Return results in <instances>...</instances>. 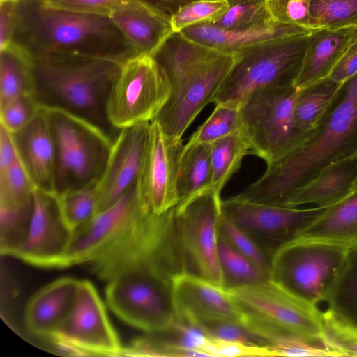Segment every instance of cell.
Returning a JSON list of instances; mask_svg holds the SVG:
<instances>
[{
	"label": "cell",
	"mask_w": 357,
	"mask_h": 357,
	"mask_svg": "<svg viewBox=\"0 0 357 357\" xmlns=\"http://www.w3.org/2000/svg\"><path fill=\"white\" fill-rule=\"evenodd\" d=\"M326 302L337 317L357 324V246L348 250Z\"/></svg>",
	"instance_id": "1f68e13d"
},
{
	"label": "cell",
	"mask_w": 357,
	"mask_h": 357,
	"mask_svg": "<svg viewBox=\"0 0 357 357\" xmlns=\"http://www.w3.org/2000/svg\"><path fill=\"white\" fill-rule=\"evenodd\" d=\"M97 183L57 195L63 218L72 231L96 214Z\"/></svg>",
	"instance_id": "74e56055"
},
{
	"label": "cell",
	"mask_w": 357,
	"mask_h": 357,
	"mask_svg": "<svg viewBox=\"0 0 357 357\" xmlns=\"http://www.w3.org/2000/svg\"><path fill=\"white\" fill-rule=\"evenodd\" d=\"M243 129L239 107L216 103L208 119L191 135L188 146L197 144H213L215 141Z\"/></svg>",
	"instance_id": "d590c367"
},
{
	"label": "cell",
	"mask_w": 357,
	"mask_h": 357,
	"mask_svg": "<svg viewBox=\"0 0 357 357\" xmlns=\"http://www.w3.org/2000/svg\"><path fill=\"white\" fill-rule=\"evenodd\" d=\"M151 56L169 88L153 120L166 135L181 139L202 110L213 102L236 54L219 52L173 32Z\"/></svg>",
	"instance_id": "7a4b0ae2"
},
{
	"label": "cell",
	"mask_w": 357,
	"mask_h": 357,
	"mask_svg": "<svg viewBox=\"0 0 357 357\" xmlns=\"http://www.w3.org/2000/svg\"><path fill=\"white\" fill-rule=\"evenodd\" d=\"M221 197L213 190L176 206L178 234L183 249L196 274L225 287L218 255V222Z\"/></svg>",
	"instance_id": "5bb4252c"
},
{
	"label": "cell",
	"mask_w": 357,
	"mask_h": 357,
	"mask_svg": "<svg viewBox=\"0 0 357 357\" xmlns=\"http://www.w3.org/2000/svg\"><path fill=\"white\" fill-rule=\"evenodd\" d=\"M79 282L72 277H63L36 291L24 310V324L28 331L47 340L70 312Z\"/></svg>",
	"instance_id": "7402d4cb"
},
{
	"label": "cell",
	"mask_w": 357,
	"mask_h": 357,
	"mask_svg": "<svg viewBox=\"0 0 357 357\" xmlns=\"http://www.w3.org/2000/svg\"><path fill=\"white\" fill-rule=\"evenodd\" d=\"M130 0H47L43 6L77 13L109 16Z\"/></svg>",
	"instance_id": "bcb514c9"
},
{
	"label": "cell",
	"mask_w": 357,
	"mask_h": 357,
	"mask_svg": "<svg viewBox=\"0 0 357 357\" xmlns=\"http://www.w3.org/2000/svg\"><path fill=\"white\" fill-rule=\"evenodd\" d=\"M32 1L38 3V4H43L47 0H31Z\"/></svg>",
	"instance_id": "816d5d0a"
},
{
	"label": "cell",
	"mask_w": 357,
	"mask_h": 357,
	"mask_svg": "<svg viewBox=\"0 0 357 357\" xmlns=\"http://www.w3.org/2000/svg\"><path fill=\"white\" fill-rule=\"evenodd\" d=\"M355 39V26L315 29L310 35L294 86L301 89L328 77Z\"/></svg>",
	"instance_id": "cb8c5ba5"
},
{
	"label": "cell",
	"mask_w": 357,
	"mask_h": 357,
	"mask_svg": "<svg viewBox=\"0 0 357 357\" xmlns=\"http://www.w3.org/2000/svg\"><path fill=\"white\" fill-rule=\"evenodd\" d=\"M150 122L119 130L104 173L97 183L96 213L117 202L137 183L149 137Z\"/></svg>",
	"instance_id": "ac0fdd59"
},
{
	"label": "cell",
	"mask_w": 357,
	"mask_h": 357,
	"mask_svg": "<svg viewBox=\"0 0 357 357\" xmlns=\"http://www.w3.org/2000/svg\"><path fill=\"white\" fill-rule=\"evenodd\" d=\"M19 3L18 0H0V50L13 42Z\"/></svg>",
	"instance_id": "7dc6e473"
},
{
	"label": "cell",
	"mask_w": 357,
	"mask_h": 357,
	"mask_svg": "<svg viewBox=\"0 0 357 357\" xmlns=\"http://www.w3.org/2000/svg\"><path fill=\"white\" fill-rule=\"evenodd\" d=\"M18 158L12 133L0 126V171L10 167Z\"/></svg>",
	"instance_id": "681fc988"
},
{
	"label": "cell",
	"mask_w": 357,
	"mask_h": 357,
	"mask_svg": "<svg viewBox=\"0 0 357 357\" xmlns=\"http://www.w3.org/2000/svg\"><path fill=\"white\" fill-rule=\"evenodd\" d=\"M20 2H26V1H30L31 0H18Z\"/></svg>",
	"instance_id": "f5cc1de1"
},
{
	"label": "cell",
	"mask_w": 357,
	"mask_h": 357,
	"mask_svg": "<svg viewBox=\"0 0 357 357\" xmlns=\"http://www.w3.org/2000/svg\"><path fill=\"white\" fill-rule=\"evenodd\" d=\"M226 289L241 312L303 337L324 339L323 312L318 307L270 278Z\"/></svg>",
	"instance_id": "7c38bea8"
},
{
	"label": "cell",
	"mask_w": 357,
	"mask_h": 357,
	"mask_svg": "<svg viewBox=\"0 0 357 357\" xmlns=\"http://www.w3.org/2000/svg\"><path fill=\"white\" fill-rule=\"evenodd\" d=\"M185 144L182 139L166 135L154 120L136 188L144 205L155 215L163 214L178 204L176 178Z\"/></svg>",
	"instance_id": "2e32d148"
},
{
	"label": "cell",
	"mask_w": 357,
	"mask_h": 357,
	"mask_svg": "<svg viewBox=\"0 0 357 357\" xmlns=\"http://www.w3.org/2000/svg\"><path fill=\"white\" fill-rule=\"evenodd\" d=\"M268 1V0H266V1Z\"/></svg>",
	"instance_id": "11a10c76"
},
{
	"label": "cell",
	"mask_w": 357,
	"mask_h": 357,
	"mask_svg": "<svg viewBox=\"0 0 357 357\" xmlns=\"http://www.w3.org/2000/svg\"><path fill=\"white\" fill-rule=\"evenodd\" d=\"M356 38H357V26H355Z\"/></svg>",
	"instance_id": "db71d44e"
},
{
	"label": "cell",
	"mask_w": 357,
	"mask_h": 357,
	"mask_svg": "<svg viewBox=\"0 0 357 357\" xmlns=\"http://www.w3.org/2000/svg\"><path fill=\"white\" fill-rule=\"evenodd\" d=\"M267 5L274 21L312 29L310 26V0H268Z\"/></svg>",
	"instance_id": "7bdbcfd3"
},
{
	"label": "cell",
	"mask_w": 357,
	"mask_h": 357,
	"mask_svg": "<svg viewBox=\"0 0 357 357\" xmlns=\"http://www.w3.org/2000/svg\"><path fill=\"white\" fill-rule=\"evenodd\" d=\"M176 275L158 266L137 268L107 282L109 309L127 324L146 333L167 330L177 319L172 282Z\"/></svg>",
	"instance_id": "52a82bcc"
},
{
	"label": "cell",
	"mask_w": 357,
	"mask_h": 357,
	"mask_svg": "<svg viewBox=\"0 0 357 357\" xmlns=\"http://www.w3.org/2000/svg\"><path fill=\"white\" fill-rule=\"evenodd\" d=\"M312 29H338L357 26V0H310Z\"/></svg>",
	"instance_id": "e575fe53"
},
{
	"label": "cell",
	"mask_w": 357,
	"mask_h": 357,
	"mask_svg": "<svg viewBox=\"0 0 357 357\" xmlns=\"http://www.w3.org/2000/svg\"><path fill=\"white\" fill-rule=\"evenodd\" d=\"M344 82H336L328 76L298 89L294 106V125L298 140L326 114L342 92Z\"/></svg>",
	"instance_id": "83f0119b"
},
{
	"label": "cell",
	"mask_w": 357,
	"mask_h": 357,
	"mask_svg": "<svg viewBox=\"0 0 357 357\" xmlns=\"http://www.w3.org/2000/svg\"><path fill=\"white\" fill-rule=\"evenodd\" d=\"M241 323L259 337L273 351L275 356H337L324 339L303 337L243 312Z\"/></svg>",
	"instance_id": "4316f807"
},
{
	"label": "cell",
	"mask_w": 357,
	"mask_h": 357,
	"mask_svg": "<svg viewBox=\"0 0 357 357\" xmlns=\"http://www.w3.org/2000/svg\"><path fill=\"white\" fill-rule=\"evenodd\" d=\"M357 152V73L320 122L282 155L266 164L264 173L238 195L284 206L299 188L322 169Z\"/></svg>",
	"instance_id": "6da1fadb"
},
{
	"label": "cell",
	"mask_w": 357,
	"mask_h": 357,
	"mask_svg": "<svg viewBox=\"0 0 357 357\" xmlns=\"http://www.w3.org/2000/svg\"><path fill=\"white\" fill-rule=\"evenodd\" d=\"M24 95H34L32 57L13 42L0 50V108Z\"/></svg>",
	"instance_id": "f1b7e54d"
},
{
	"label": "cell",
	"mask_w": 357,
	"mask_h": 357,
	"mask_svg": "<svg viewBox=\"0 0 357 357\" xmlns=\"http://www.w3.org/2000/svg\"><path fill=\"white\" fill-rule=\"evenodd\" d=\"M34 188L18 157L0 171V213H31Z\"/></svg>",
	"instance_id": "d6a6232c"
},
{
	"label": "cell",
	"mask_w": 357,
	"mask_h": 357,
	"mask_svg": "<svg viewBox=\"0 0 357 357\" xmlns=\"http://www.w3.org/2000/svg\"><path fill=\"white\" fill-rule=\"evenodd\" d=\"M357 182V152L329 165L297 189L285 206L328 207L349 195Z\"/></svg>",
	"instance_id": "d4e9b609"
},
{
	"label": "cell",
	"mask_w": 357,
	"mask_h": 357,
	"mask_svg": "<svg viewBox=\"0 0 357 357\" xmlns=\"http://www.w3.org/2000/svg\"><path fill=\"white\" fill-rule=\"evenodd\" d=\"M315 29L280 23H271L244 30H227L213 24H201L181 31L189 40L219 52L236 54L267 41L311 33Z\"/></svg>",
	"instance_id": "44dd1931"
},
{
	"label": "cell",
	"mask_w": 357,
	"mask_h": 357,
	"mask_svg": "<svg viewBox=\"0 0 357 357\" xmlns=\"http://www.w3.org/2000/svg\"><path fill=\"white\" fill-rule=\"evenodd\" d=\"M227 11L214 25L227 30L252 29L273 22L266 0H230Z\"/></svg>",
	"instance_id": "8d00e7d4"
},
{
	"label": "cell",
	"mask_w": 357,
	"mask_h": 357,
	"mask_svg": "<svg viewBox=\"0 0 357 357\" xmlns=\"http://www.w3.org/2000/svg\"><path fill=\"white\" fill-rule=\"evenodd\" d=\"M357 73V38L349 46L328 75L332 79L344 82Z\"/></svg>",
	"instance_id": "c3c4849f"
},
{
	"label": "cell",
	"mask_w": 357,
	"mask_h": 357,
	"mask_svg": "<svg viewBox=\"0 0 357 357\" xmlns=\"http://www.w3.org/2000/svg\"><path fill=\"white\" fill-rule=\"evenodd\" d=\"M164 17L170 19L181 7L203 0H138ZM230 1V0H228Z\"/></svg>",
	"instance_id": "f907efd6"
},
{
	"label": "cell",
	"mask_w": 357,
	"mask_h": 357,
	"mask_svg": "<svg viewBox=\"0 0 357 357\" xmlns=\"http://www.w3.org/2000/svg\"><path fill=\"white\" fill-rule=\"evenodd\" d=\"M45 107L55 149L56 195L98 183L105 169L114 139L81 117Z\"/></svg>",
	"instance_id": "5b68a950"
},
{
	"label": "cell",
	"mask_w": 357,
	"mask_h": 357,
	"mask_svg": "<svg viewBox=\"0 0 357 357\" xmlns=\"http://www.w3.org/2000/svg\"><path fill=\"white\" fill-rule=\"evenodd\" d=\"M207 356H275L268 347L225 340L207 335Z\"/></svg>",
	"instance_id": "f6af8a7d"
},
{
	"label": "cell",
	"mask_w": 357,
	"mask_h": 357,
	"mask_svg": "<svg viewBox=\"0 0 357 357\" xmlns=\"http://www.w3.org/2000/svg\"><path fill=\"white\" fill-rule=\"evenodd\" d=\"M196 327L206 335L213 337L267 347L259 337L248 330L240 321L218 320L204 323Z\"/></svg>",
	"instance_id": "ee69618b"
},
{
	"label": "cell",
	"mask_w": 357,
	"mask_h": 357,
	"mask_svg": "<svg viewBox=\"0 0 357 357\" xmlns=\"http://www.w3.org/2000/svg\"><path fill=\"white\" fill-rule=\"evenodd\" d=\"M169 95L166 79L152 56L139 55L122 63L107 103V116L116 130L151 122Z\"/></svg>",
	"instance_id": "30bf717a"
},
{
	"label": "cell",
	"mask_w": 357,
	"mask_h": 357,
	"mask_svg": "<svg viewBox=\"0 0 357 357\" xmlns=\"http://www.w3.org/2000/svg\"><path fill=\"white\" fill-rule=\"evenodd\" d=\"M147 211L135 184L114 204L73 231L63 268L87 266L100 259Z\"/></svg>",
	"instance_id": "9a60e30c"
},
{
	"label": "cell",
	"mask_w": 357,
	"mask_h": 357,
	"mask_svg": "<svg viewBox=\"0 0 357 357\" xmlns=\"http://www.w3.org/2000/svg\"><path fill=\"white\" fill-rule=\"evenodd\" d=\"M12 135L20 162L34 188L56 194L55 149L46 108L40 105L33 120Z\"/></svg>",
	"instance_id": "ffe728a7"
},
{
	"label": "cell",
	"mask_w": 357,
	"mask_h": 357,
	"mask_svg": "<svg viewBox=\"0 0 357 357\" xmlns=\"http://www.w3.org/2000/svg\"><path fill=\"white\" fill-rule=\"evenodd\" d=\"M324 339L337 356H357V324L344 321L331 311L323 312Z\"/></svg>",
	"instance_id": "60d3db41"
},
{
	"label": "cell",
	"mask_w": 357,
	"mask_h": 357,
	"mask_svg": "<svg viewBox=\"0 0 357 357\" xmlns=\"http://www.w3.org/2000/svg\"><path fill=\"white\" fill-rule=\"evenodd\" d=\"M228 0H203L179 8L170 17L174 32L201 24H214L227 11Z\"/></svg>",
	"instance_id": "f35d334b"
},
{
	"label": "cell",
	"mask_w": 357,
	"mask_h": 357,
	"mask_svg": "<svg viewBox=\"0 0 357 357\" xmlns=\"http://www.w3.org/2000/svg\"><path fill=\"white\" fill-rule=\"evenodd\" d=\"M173 299L177 318L198 326L218 320L240 321L241 310L225 287L190 271L173 278Z\"/></svg>",
	"instance_id": "d6986e66"
},
{
	"label": "cell",
	"mask_w": 357,
	"mask_h": 357,
	"mask_svg": "<svg viewBox=\"0 0 357 357\" xmlns=\"http://www.w3.org/2000/svg\"><path fill=\"white\" fill-rule=\"evenodd\" d=\"M296 238L347 250L357 246V182L347 196L329 206L303 229Z\"/></svg>",
	"instance_id": "484cf974"
},
{
	"label": "cell",
	"mask_w": 357,
	"mask_h": 357,
	"mask_svg": "<svg viewBox=\"0 0 357 357\" xmlns=\"http://www.w3.org/2000/svg\"><path fill=\"white\" fill-rule=\"evenodd\" d=\"M329 207V206H328ZM328 207H289L259 203L238 195L221 201L222 213L250 234L271 259Z\"/></svg>",
	"instance_id": "4fadbf2b"
},
{
	"label": "cell",
	"mask_w": 357,
	"mask_h": 357,
	"mask_svg": "<svg viewBox=\"0 0 357 357\" xmlns=\"http://www.w3.org/2000/svg\"><path fill=\"white\" fill-rule=\"evenodd\" d=\"M72 233L61 214L57 195L34 188L29 231L12 257L37 267L63 268Z\"/></svg>",
	"instance_id": "e0dca14e"
},
{
	"label": "cell",
	"mask_w": 357,
	"mask_h": 357,
	"mask_svg": "<svg viewBox=\"0 0 357 357\" xmlns=\"http://www.w3.org/2000/svg\"><path fill=\"white\" fill-rule=\"evenodd\" d=\"M218 230L219 234L236 250L269 276L271 257L250 234L234 224L222 213L219 218Z\"/></svg>",
	"instance_id": "ab89813d"
},
{
	"label": "cell",
	"mask_w": 357,
	"mask_h": 357,
	"mask_svg": "<svg viewBox=\"0 0 357 357\" xmlns=\"http://www.w3.org/2000/svg\"><path fill=\"white\" fill-rule=\"evenodd\" d=\"M109 17L136 56H151L174 32L169 19L138 0H130Z\"/></svg>",
	"instance_id": "603a6c76"
},
{
	"label": "cell",
	"mask_w": 357,
	"mask_h": 357,
	"mask_svg": "<svg viewBox=\"0 0 357 357\" xmlns=\"http://www.w3.org/2000/svg\"><path fill=\"white\" fill-rule=\"evenodd\" d=\"M211 144L185 145L176 178L178 205L211 190Z\"/></svg>",
	"instance_id": "f546056e"
},
{
	"label": "cell",
	"mask_w": 357,
	"mask_h": 357,
	"mask_svg": "<svg viewBox=\"0 0 357 357\" xmlns=\"http://www.w3.org/2000/svg\"><path fill=\"white\" fill-rule=\"evenodd\" d=\"M311 33L267 41L236 54L213 103L240 107L256 91L294 84Z\"/></svg>",
	"instance_id": "8992f818"
},
{
	"label": "cell",
	"mask_w": 357,
	"mask_h": 357,
	"mask_svg": "<svg viewBox=\"0 0 357 357\" xmlns=\"http://www.w3.org/2000/svg\"><path fill=\"white\" fill-rule=\"evenodd\" d=\"M13 42L31 55L54 52L120 63L136 56L109 16L52 8L32 1L19 3Z\"/></svg>",
	"instance_id": "3957f363"
},
{
	"label": "cell",
	"mask_w": 357,
	"mask_h": 357,
	"mask_svg": "<svg viewBox=\"0 0 357 357\" xmlns=\"http://www.w3.org/2000/svg\"><path fill=\"white\" fill-rule=\"evenodd\" d=\"M47 340L71 356H117L124 349L96 287L86 280H79L70 312Z\"/></svg>",
	"instance_id": "8fae6325"
},
{
	"label": "cell",
	"mask_w": 357,
	"mask_h": 357,
	"mask_svg": "<svg viewBox=\"0 0 357 357\" xmlns=\"http://www.w3.org/2000/svg\"><path fill=\"white\" fill-rule=\"evenodd\" d=\"M218 255L225 288L253 284L269 279L267 273L220 234Z\"/></svg>",
	"instance_id": "836d02e7"
},
{
	"label": "cell",
	"mask_w": 357,
	"mask_h": 357,
	"mask_svg": "<svg viewBox=\"0 0 357 357\" xmlns=\"http://www.w3.org/2000/svg\"><path fill=\"white\" fill-rule=\"evenodd\" d=\"M251 150L243 129L211 144L212 178L211 190L218 195L239 169L244 157Z\"/></svg>",
	"instance_id": "4dcf8cb0"
},
{
	"label": "cell",
	"mask_w": 357,
	"mask_h": 357,
	"mask_svg": "<svg viewBox=\"0 0 357 357\" xmlns=\"http://www.w3.org/2000/svg\"><path fill=\"white\" fill-rule=\"evenodd\" d=\"M349 250L296 238L271 259L269 278L314 305L326 301Z\"/></svg>",
	"instance_id": "ba28073f"
},
{
	"label": "cell",
	"mask_w": 357,
	"mask_h": 357,
	"mask_svg": "<svg viewBox=\"0 0 357 357\" xmlns=\"http://www.w3.org/2000/svg\"><path fill=\"white\" fill-rule=\"evenodd\" d=\"M31 56L34 97L40 105L81 117L114 139L119 130L109 122L106 108L122 63L54 52Z\"/></svg>",
	"instance_id": "277c9868"
},
{
	"label": "cell",
	"mask_w": 357,
	"mask_h": 357,
	"mask_svg": "<svg viewBox=\"0 0 357 357\" xmlns=\"http://www.w3.org/2000/svg\"><path fill=\"white\" fill-rule=\"evenodd\" d=\"M40 107L34 95L20 96L0 108L1 125L15 133L33 120Z\"/></svg>",
	"instance_id": "b9f144b4"
},
{
	"label": "cell",
	"mask_w": 357,
	"mask_h": 357,
	"mask_svg": "<svg viewBox=\"0 0 357 357\" xmlns=\"http://www.w3.org/2000/svg\"><path fill=\"white\" fill-rule=\"evenodd\" d=\"M298 93L294 84L267 87L250 94L239 107L251 152L266 164L298 140L294 125Z\"/></svg>",
	"instance_id": "9c48e42d"
}]
</instances>
